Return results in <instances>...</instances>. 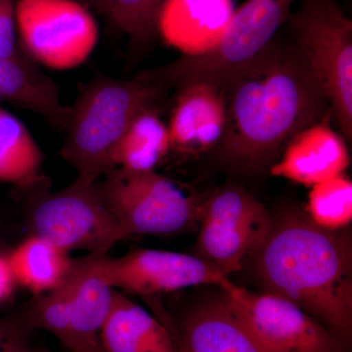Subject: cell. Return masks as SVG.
Returning a JSON list of instances; mask_svg holds the SVG:
<instances>
[{
  "instance_id": "obj_1",
  "label": "cell",
  "mask_w": 352,
  "mask_h": 352,
  "mask_svg": "<svg viewBox=\"0 0 352 352\" xmlns=\"http://www.w3.org/2000/svg\"><path fill=\"white\" fill-rule=\"evenodd\" d=\"M221 87L227 124L220 148L229 163L243 170L263 168L296 133L332 115L295 45L273 41Z\"/></svg>"
},
{
  "instance_id": "obj_2",
  "label": "cell",
  "mask_w": 352,
  "mask_h": 352,
  "mask_svg": "<svg viewBox=\"0 0 352 352\" xmlns=\"http://www.w3.org/2000/svg\"><path fill=\"white\" fill-rule=\"evenodd\" d=\"M266 291L289 300L338 337L352 327L351 240L317 226L307 215L273 220L267 238L254 254Z\"/></svg>"
},
{
  "instance_id": "obj_3",
  "label": "cell",
  "mask_w": 352,
  "mask_h": 352,
  "mask_svg": "<svg viewBox=\"0 0 352 352\" xmlns=\"http://www.w3.org/2000/svg\"><path fill=\"white\" fill-rule=\"evenodd\" d=\"M163 83L149 76L100 78L83 88L71 108L61 156L78 178L95 183L111 170L120 138L139 113L154 106Z\"/></svg>"
},
{
  "instance_id": "obj_4",
  "label": "cell",
  "mask_w": 352,
  "mask_h": 352,
  "mask_svg": "<svg viewBox=\"0 0 352 352\" xmlns=\"http://www.w3.org/2000/svg\"><path fill=\"white\" fill-rule=\"evenodd\" d=\"M294 45L318 80L333 117L352 138V22L337 0H302L289 19Z\"/></svg>"
},
{
  "instance_id": "obj_5",
  "label": "cell",
  "mask_w": 352,
  "mask_h": 352,
  "mask_svg": "<svg viewBox=\"0 0 352 352\" xmlns=\"http://www.w3.org/2000/svg\"><path fill=\"white\" fill-rule=\"evenodd\" d=\"M95 187L127 238L179 232L200 219V204L156 170L113 168Z\"/></svg>"
},
{
  "instance_id": "obj_6",
  "label": "cell",
  "mask_w": 352,
  "mask_h": 352,
  "mask_svg": "<svg viewBox=\"0 0 352 352\" xmlns=\"http://www.w3.org/2000/svg\"><path fill=\"white\" fill-rule=\"evenodd\" d=\"M296 0H247L234 11L214 50L198 57L183 56L164 69L166 80L184 85L195 82L224 85L274 41L292 15Z\"/></svg>"
},
{
  "instance_id": "obj_7",
  "label": "cell",
  "mask_w": 352,
  "mask_h": 352,
  "mask_svg": "<svg viewBox=\"0 0 352 352\" xmlns=\"http://www.w3.org/2000/svg\"><path fill=\"white\" fill-rule=\"evenodd\" d=\"M16 25L25 56L58 71L87 61L98 41L96 21L78 0H18Z\"/></svg>"
},
{
  "instance_id": "obj_8",
  "label": "cell",
  "mask_w": 352,
  "mask_h": 352,
  "mask_svg": "<svg viewBox=\"0 0 352 352\" xmlns=\"http://www.w3.org/2000/svg\"><path fill=\"white\" fill-rule=\"evenodd\" d=\"M113 293L95 272L88 256L78 259L61 286L34 300L27 323L52 333L69 351H82L99 344Z\"/></svg>"
},
{
  "instance_id": "obj_9",
  "label": "cell",
  "mask_w": 352,
  "mask_h": 352,
  "mask_svg": "<svg viewBox=\"0 0 352 352\" xmlns=\"http://www.w3.org/2000/svg\"><path fill=\"white\" fill-rule=\"evenodd\" d=\"M31 219L32 235L67 252L85 250L91 256H105L127 238L95 183L78 177L66 188L41 197Z\"/></svg>"
},
{
  "instance_id": "obj_10",
  "label": "cell",
  "mask_w": 352,
  "mask_h": 352,
  "mask_svg": "<svg viewBox=\"0 0 352 352\" xmlns=\"http://www.w3.org/2000/svg\"><path fill=\"white\" fill-rule=\"evenodd\" d=\"M197 256L229 275L243 267L267 238L273 219L267 208L240 187H226L201 205Z\"/></svg>"
},
{
  "instance_id": "obj_11",
  "label": "cell",
  "mask_w": 352,
  "mask_h": 352,
  "mask_svg": "<svg viewBox=\"0 0 352 352\" xmlns=\"http://www.w3.org/2000/svg\"><path fill=\"white\" fill-rule=\"evenodd\" d=\"M90 263L113 289L133 295L173 293L199 285L223 289L228 275L197 256L162 250L138 249L118 258L88 254Z\"/></svg>"
},
{
  "instance_id": "obj_12",
  "label": "cell",
  "mask_w": 352,
  "mask_h": 352,
  "mask_svg": "<svg viewBox=\"0 0 352 352\" xmlns=\"http://www.w3.org/2000/svg\"><path fill=\"white\" fill-rule=\"evenodd\" d=\"M223 291L224 300L270 352H342L339 338L281 296L232 282Z\"/></svg>"
},
{
  "instance_id": "obj_13",
  "label": "cell",
  "mask_w": 352,
  "mask_h": 352,
  "mask_svg": "<svg viewBox=\"0 0 352 352\" xmlns=\"http://www.w3.org/2000/svg\"><path fill=\"white\" fill-rule=\"evenodd\" d=\"M234 11L233 0H164L157 31L183 56H201L217 47Z\"/></svg>"
},
{
  "instance_id": "obj_14",
  "label": "cell",
  "mask_w": 352,
  "mask_h": 352,
  "mask_svg": "<svg viewBox=\"0 0 352 352\" xmlns=\"http://www.w3.org/2000/svg\"><path fill=\"white\" fill-rule=\"evenodd\" d=\"M331 115L296 133L285 146L271 175L312 187L342 175L349 166L344 138L330 126Z\"/></svg>"
},
{
  "instance_id": "obj_15",
  "label": "cell",
  "mask_w": 352,
  "mask_h": 352,
  "mask_svg": "<svg viewBox=\"0 0 352 352\" xmlns=\"http://www.w3.org/2000/svg\"><path fill=\"white\" fill-rule=\"evenodd\" d=\"M171 113V148L201 153L220 144L227 124L226 96L214 83L195 82L182 85Z\"/></svg>"
},
{
  "instance_id": "obj_16",
  "label": "cell",
  "mask_w": 352,
  "mask_h": 352,
  "mask_svg": "<svg viewBox=\"0 0 352 352\" xmlns=\"http://www.w3.org/2000/svg\"><path fill=\"white\" fill-rule=\"evenodd\" d=\"M99 344L106 352H177L170 329L117 289Z\"/></svg>"
},
{
  "instance_id": "obj_17",
  "label": "cell",
  "mask_w": 352,
  "mask_h": 352,
  "mask_svg": "<svg viewBox=\"0 0 352 352\" xmlns=\"http://www.w3.org/2000/svg\"><path fill=\"white\" fill-rule=\"evenodd\" d=\"M0 95L41 116L54 129H66L71 108L62 103L56 83L21 51L0 58Z\"/></svg>"
},
{
  "instance_id": "obj_18",
  "label": "cell",
  "mask_w": 352,
  "mask_h": 352,
  "mask_svg": "<svg viewBox=\"0 0 352 352\" xmlns=\"http://www.w3.org/2000/svg\"><path fill=\"white\" fill-rule=\"evenodd\" d=\"M183 340L187 352H270L224 298L194 310Z\"/></svg>"
},
{
  "instance_id": "obj_19",
  "label": "cell",
  "mask_w": 352,
  "mask_h": 352,
  "mask_svg": "<svg viewBox=\"0 0 352 352\" xmlns=\"http://www.w3.org/2000/svg\"><path fill=\"white\" fill-rule=\"evenodd\" d=\"M171 149L168 124L154 106L143 110L127 127L111 160V170L120 168L134 173L156 170Z\"/></svg>"
},
{
  "instance_id": "obj_20",
  "label": "cell",
  "mask_w": 352,
  "mask_h": 352,
  "mask_svg": "<svg viewBox=\"0 0 352 352\" xmlns=\"http://www.w3.org/2000/svg\"><path fill=\"white\" fill-rule=\"evenodd\" d=\"M8 258L16 283L36 296L61 286L75 263L69 252L34 235L11 252Z\"/></svg>"
},
{
  "instance_id": "obj_21",
  "label": "cell",
  "mask_w": 352,
  "mask_h": 352,
  "mask_svg": "<svg viewBox=\"0 0 352 352\" xmlns=\"http://www.w3.org/2000/svg\"><path fill=\"white\" fill-rule=\"evenodd\" d=\"M44 155L29 129L0 108V182L29 186L41 179Z\"/></svg>"
},
{
  "instance_id": "obj_22",
  "label": "cell",
  "mask_w": 352,
  "mask_h": 352,
  "mask_svg": "<svg viewBox=\"0 0 352 352\" xmlns=\"http://www.w3.org/2000/svg\"><path fill=\"white\" fill-rule=\"evenodd\" d=\"M307 217L317 226L340 231L352 220V182L342 173L310 187Z\"/></svg>"
},
{
  "instance_id": "obj_23",
  "label": "cell",
  "mask_w": 352,
  "mask_h": 352,
  "mask_svg": "<svg viewBox=\"0 0 352 352\" xmlns=\"http://www.w3.org/2000/svg\"><path fill=\"white\" fill-rule=\"evenodd\" d=\"M164 0H113L108 17L134 43H145L157 32Z\"/></svg>"
},
{
  "instance_id": "obj_24",
  "label": "cell",
  "mask_w": 352,
  "mask_h": 352,
  "mask_svg": "<svg viewBox=\"0 0 352 352\" xmlns=\"http://www.w3.org/2000/svg\"><path fill=\"white\" fill-rule=\"evenodd\" d=\"M17 36L16 2L0 0V58L13 57L20 52Z\"/></svg>"
},
{
  "instance_id": "obj_25",
  "label": "cell",
  "mask_w": 352,
  "mask_h": 352,
  "mask_svg": "<svg viewBox=\"0 0 352 352\" xmlns=\"http://www.w3.org/2000/svg\"><path fill=\"white\" fill-rule=\"evenodd\" d=\"M0 352H32L18 330L0 323Z\"/></svg>"
},
{
  "instance_id": "obj_26",
  "label": "cell",
  "mask_w": 352,
  "mask_h": 352,
  "mask_svg": "<svg viewBox=\"0 0 352 352\" xmlns=\"http://www.w3.org/2000/svg\"><path fill=\"white\" fill-rule=\"evenodd\" d=\"M16 284L8 256L0 254V305L12 296Z\"/></svg>"
},
{
  "instance_id": "obj_27",
  "label": "cell",
  "mask_w": 352,
  "mask_h": 352,
  "mask_svg": "<svg viewBox=\"0 0 352 352\" xmlns=\"http://www.w3.org/2000/svg\"><path fill=\"white\" fill-rule=\"evenodd\" d=\"M94 7H96V8L98 9L102 14H104V15H109L113 0H94Z\"/></svg>"
},
{
  "instance_id": "obj_28",
  "label": "cell",
  "mask_w": 352,
  "mask_h": 352,
  "mask_svg": "<svg viewBox=\"0 0 352 352\" xmlns=\"http://www.w3.org/2000/svg\"><path fill=\"white\" fill-rule=\"evenodd\" d=\"M76 352H106L102 349L100 344H94V346L87 347V349H82V351Z\"/></svg>"
},
{
  "instance_id": "obj_29",
  "label": "cell",
  "mask_w": 352,
  "mask_h": 352,
  "mask_svg": "<svg viewBox=\"0 0 352 352\" xmlns=\"http://www.w3.org/2000/svg\"><path fill=\"white\" fill-rule=\"evenodd\" d=\"M78 1L82 2V4H85V6L87 7L94 6V0H78Z\"/></svg>"
},
{
  "instance_id": "obj_30",
  "label": "cell",
  "mask_w": 352,
  "mask_h": 352,
  "mask_svg": "<svg viewBox=\"0 0 352 352\" xmlns=\"http://www.w3.org/2000/svg\"><path fill=\"white\" fill-rule=\"evenodd\" d=\"M177 352H187V351H185L184 349H180V347H177Z\"/></svg>"
},
{
  "instance_id": "obj_31",
  "label": "cell",
  "mask_w": 352,
  "mask_h": 352,
  "mask_svg": "<svg viewBox=\"0 0 352 352\" xmlns=\"http://www.w3.org/2000/svg\"><path fill=\"white\" fill-rule=\"evenodd\" d=\"M0 101H3V99H2L1 95H0Z\"/></svg>"
}]
</instances>
